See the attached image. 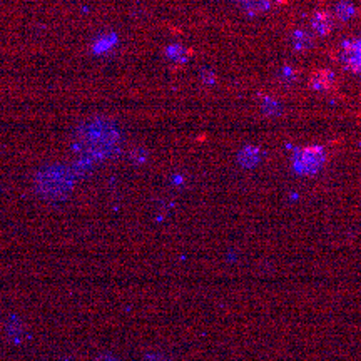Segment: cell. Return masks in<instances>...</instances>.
Returning <instances> with one entry per match:
<instances>
[{"label": "cell", "mask_w": 361, "mask_h": 361, "mask_svg": "<svg viewBox=\"0 0 361 361\" xmlns=\"http://www.w3.org/2000/svg\"><path fill=\"white\" fill-rule=\"evenodd\" d=\"M310 45H311L310 35H306L305 32L295 34V47L298 49V51H305V49L310 47Z\"/></svg>", "instance_id": "obj_6"}, {"label": "cell", "mask_w": 361, "mask_h": 361, "mask_svg": "<svg viewBox=\"0 0 361 361\" xmlns=\"http://www.w3.org/2000/svg\"><path fill=\"white\" fill-rule=\"evenodd\" d=\"M326 162V154L319 146L300 147L293 156V169L301 176L316 174Z\"/></svg>", "instance_id": "obj_1"}, {"label": "cell", "mask_w": 361, "mask_h": 361, "mask_svg": "<svg viewBox=\"0 0 361 361\" xmlns=\"http://www.w3.org/2000/svg\"><path fill=\"white\" fill-rule=\"evenodd\" d=\"M97 361H116V358H111V356H106V358H99Z\"/></svg>", "instance_id": "obj_8"}, {"label": "cell", "mask_w": 361, "mask_h": 361, "mask_svg": "<svg viewBox=\"0 0 361 361\" xmlns=\"http://www.w3.org/2000/svg\"><path fill=\"white\" fill-rule=\"evenodd\" d=\"M311 29H313V32L316 34L326 35L329 30H331V19H329L328 13L324 12L314 13L313 22H311Z\"/></svg>", "instance_id": "obj_4"}, {"label": "cell", "mask_w": 361, "mask_h": 361, "mask_svg": "<svg viewBox=\"0 0 361 361\" xmlns=\"http://www.w3.org/2000/svg\"><path fill=\"white\" fill-rule=\"evenodd\" d=\"M236 2L241 6L245 11L247 12H263V11H268V8L273 6L276 0H236Z\"/></svg>", "instance_id": "obj_5"}, {"label": "cell", "mask_w": 361, "mask_h": 361, "mask_svg": "<svg viewBox=\"0 0 361 361\" xmlns=\"http://www.w3.org/2000/svg\"><path fill=\"white\" fill-rule=\"evenodd\" d=\"M343 59L351 71L361 72V40H353V42L346 44L345 51H343Z\"/></svg>", "instance_id": "obj_2"}, {"label": "cell", "mask_w": 361, "mask_h": 361, "mask_svg": "<svg viewBox=\"0 0 361 361\" xmlns=\"http://www.w3.org/2000/svg\"><path fill=\"white\" fill-rule=\"evenodd\" d=\"M144 361H174L173 358H169V356L166 355H161V353H154V355H149L144 358Z\"/></svg>", "instance_id": "obj_7"}, {"label": "cell", "mask_w": 361, "mask_h": 361, "mask_svg": "<svg viewBox=\"0 0 361 361\" xmlns=\"http://www.w3.org/2000/svg\"><path fill=\"white\" fill-rule=\"evenodd\" d=\"M335 84V75L329 71H316L310 79V85L316 90H328Z\"/></svg>", "instance_id": "obj_3"}]
</instances>
